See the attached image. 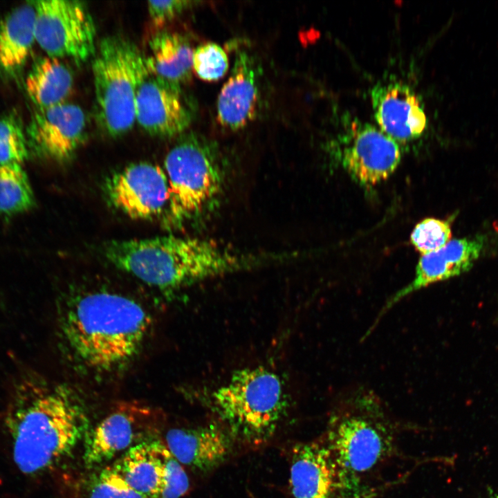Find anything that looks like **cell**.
Returning <instances> with one entry per match:
<instances>
[{"label": "cell", "mask_w": 498, "mask_h": 498, "mask_svg": "<svg viewBox=\"0 0 498 498\" xmlns=\"http://www.w3.org/2000/svg\"><path fill=\"white\" fill-rule=\"evenodd\" d=\"M6 417L13 460L26 474H37L71 453L83 437L86 419L66 387H48L32 375L16 385Z\"/></svg>", "instance_id": "1"}, {"label": "cell", "mask_w": 498, "mask_h": 498, "mask_svg": "<svg viewBox=\"0 0 498 498\" xmlns=\"http://www.w3.org/2000/svg\"><path fill=\"white\" fill-rule=\"evenodd\" d=\"M102 252L117 268L161 289L181 288L272 260L271 255L238 252L210 240L173 235L113 240L104 244Z\"/></svg>", "instance_id": "2"}, {"label": "cell", "mask_w": 498, "mask_h": 498, "mask_svg": "<svg viewBox=\"0 0 498 498\" xmlns=\"http://www.w3.org/2000/svg\"><path fill=\"white\" fill-rule=\"evenodd\" d=\"M151 319L136 301L121 294L93 291L71 301L61 316L67 345L87 367L108 371L138 351Z\"/></svg>", "instance_id": "3"}, {"label": "cell", "mask_w": 498, "mask_h": 498, "mask_svg": "<svg viewBox=\"0 0 498 498\" xmlns=\"http://www.w3.org/2000/svg\"><path fill=\"white\" fill-rule=\"evenodd\" d=\"M203 403L234 442L259 446L276 433L286 414L284 382L264 366L234 371L221 385L204 393Z\"/></svg>", "instance_id": "4"}, {"label": "cell", "mask_w": 498, "mask_h": 498, "mask_svg": "<svg viewBox=\"0 0 498 498\" xmlns=\"http://www.w3.org/2000/svg\"><path fill=\"white\" fill-rule=\"evenodd\" d=\"M163 169L169 184L163 216L167 227L177 229L201 223L218 208L225 173L214 142L194 133L181 135L167 153Z\"/></svg>", "instance_id": "5"}, {"label": "cell", "mask_w": 498, "mask_h": 498, "mask_svg": "<svg viewBox=\"0 0 498 498\" xmlns=\"http://www.w3.org/2000/svg\"><path fill=\"white\" fill-rule=\"evenodd\" d=\"M92 62L95 118L108 136L129 132L136 122L138 88L149 74L145 57L136 44L121 35L104 37Z\"/></svg>", "instance_id": "6"}, {"label": "cell", "mask_w": 498, "mask_h": 498, "mask_svg": "<svg viewBox=\"0 0 498 498\" xmlns=\"http://www.w3.org/2000/svg\"><path fill=\"white\" fill-rule=\"evenodd\" d=\"M347 398V410L331 419L327 445L338 470L339 488L370 471L389 448L384 425L372 416L380 404L376 396L359 389Z\"/></svg>", "instance_id": "7"}, {"label": "cell", "mask_w": 498, "mask_h": 498, "mask_svg": "<svg viewBox=\"0 0 498 498\" xmlns=\"http://www.w3.org/2000/svg\"><path fill=\"white\" fill-rule=\"evenodd\" d=\"M34 4L35 41L47 56L82 63L95 55V26L84 3L42 0Z\"/></svg>", "instance_id": "8"}, {"label": "cell", "mask_w": 498, "mask_h": 498, "mask_svg": "<svg viewBox=\"0 0 498 498\" xmlns=\"http://www.w3.org/2000/svg\"><path fill=\"white\" fill-rule=\"evenodd\" d=\"M163 421L160 412L149 406L134 402L117 405L86 436L84 464L95 467L157 438Z\"/></svg>", "instance_id": "9"}, {"label": "cell", "mask_w": 498, "mask_h": 498, "mask_svg": "<svg viewBox=\"0 0 498 498\" xmlns=\"http://www.w3.org/2000/svg\"><path fill=\"white\" fill-rule=\"evenodd\" d=\"M110 204L133 219L164 216L169 201V184L164 169L156 164H131L112 174L104 183Z\"/></svg>", "instance_id": "10"}, {"label": "cell", "mask_w": 498, "mask_h": 498, "mask_svg": "<svg viewBox=\"0 0 498 498\" xmlns=\"http://www.w3.org/2000/svg\"><path fill=\"white\" fill-rule=\"evenodd\" d=\"M339 138V156L356 181L374 185L398 166L401 152L396 140L369 123L352 121Z\"/></svg>", "instance_id": "11"}, {"label": "cell", "mask_w": 498, "mask_h": 498, "mask_svg": "<svg viewBox=\"0 0 498 498\" xmlns=\"http://www.w3.org/2000/svg\"><path fill=\"white\" fill-rule=\"evenodd\" d=\"M88 122L78 105L64 102L37 109L26 128L27 143L37 155L59 162L72 158L87 138Z\"/></svg>", "instance_id": "12"}, {"label": "cell", "mask_w": 498, "mask_h": 498, "mask_svg": "<svg viewBox=\"0 0 498 498\" xmlns=\"http://www.w3.org/2000/svg\"><path fill=\"white\" fill-rule=\"evenodd\" d=\"M193 111L181 87L172 85L150 72L140 84L136 99V122L147 133L162 138L184 133Z\"/></svg>", "instance_id": "13"}, {"label": "cell", "mask_w": 498, "mask_h": 498, "mask_svg": "<svg viewBox=\"0 0 498 498\" xmlns=\"http://www.w3.org/2000/svg\"><path fill=\"white\" fill-rule=\"evenodd\" d=\"M483 246L484 240L481 237L456 239L434 251L422 255L414 279L387 300L367 333L372 331L391 308L409 295L468 271L479 257Z\"/></svg>", "instance_id": "14"}, {"label": "cell", "mask_w": 498, "mask_h": 498, "mask_svg": "<svg viewBox=\"0 0 498 498\" xmlns=\"http://www.w3.org/2000/svg\"><path fill=\"white\" fill-rule=\"evenodd\" d=\"M370 95L380 129L392 139L409 141L424 132L427 116L421 100L409 85L397 81L377 83Z\"/></svg>", "instance_id": "15"}, {"label": "cell", "mask_w": 498, "mask_h": 498, "mask_svg": "<svg viewBox=\"0 0 498 498\" xmlns=\"http://www.w3.org/2000/svg\"><path fill=\"white\" fill-rule=\"evenodd\" d=\"M172 454L184 466L201 474L223 463L234 441L219 421L169 429L163 439Z\"/></svg>", "instance_id": "16"}, {"label": "cell", "mask_w": 498, "mask_h": 498, "mask_svg": "<svg viewBox=\"0 0 498 498\" xmlns=\"http://www.w3.org/2000/svg\"><path fill=\"white\" fill-rule=\"evenodd\" d=\"M259 68L246 50L236 53L233 67L216 102V118L230 130L243 128L257 116L259 102Z\"/></svg>", "instance_id": "17"}, {"label": "cell", "mask_w": 498, "mask_h": 498, "mask_svg": "<svg viewBox=\"0 0 498 498\" xmlns=\"http://www.w3.org/2000/svg\"><path fill=\"white\" fill-rule=\"evenodd\" d=\"M289 498H333L339 488L338 470L327 445L311 441L291 450Z\"/></svg>", "instance_id": "18"}, {"label": "cell", "mask_w": 498, "mask_h": 498, "mask_svg": "<svg viewBox=\"0 0 498 498\" xmlns=\"http://www.w3.org/2000/svg\"><path fill=\"white\" fill-rule=\"evenodd\" d=\"M164 447L163 439L147 440L128 450L112 466L133 490L147 498H158Z\"/></svg>", "instance_id": "19"}, {"label": "cell", "mask_w": 498, "mask_h": 498, "mask_svg": "<svg viewBox=\"0 0 498 498\" xmlns=\"http://www.w3.org/2000/svg\"><path fill=\"white\" fill-rule=\"evenodd\" d=\"M34 1L19 5L0 20V69L19 71L26 63L35 41Z\"/></svg>", "instance_id": "20"}, {"label": "cell", "mask_w": 498, "mask_h": 498, "mask_svg": "<svg viewBox=\"0 0 498 498\" xmlns=\"http://www.w3.org/2000/svg\"><path fill=\"white\" fill-rule=\"evenodd\" d=\"M149 46L151 53L147 60L151 73L179 87L191 79L194 50L183 35L159 31L152 36Z\"/></svg>", "instance_id": "21"}, {"label": "cell", "mask_w": 498, "mask_h": 498, "mask_svg": "<svg viewBox=\"0 0 498 498\" xmlns=\"http://www.w3.org/2000/svg\"><path fill=\"white\" fill-rule=\"evenodd\" d=\"M73 84L70 68L59 59L49 56L38 59L25 80L26 92L37 109L66 102Z\"/></svg>", "instance_id": "22"}, {"label": "cell", "mask_w": 498, "mask_h": 498, "mask_svg": "<svg viewBox=\"0 0 498 498\" xmlns=\"http://www.w3.org/2000/svg\"><path fill=\"white\" fill-rule=\"evenodd\" d=\"M34 205V194L21 164H0V213L18 214Z\"/></svg>", "instance_id": "23"}, {"label": "cell", "mask_w": 498, "mask_h": 498, "mask_svg": "<svg viewBox=\"0 0 498 498\" xmlns=\"http://www.w3.org/2000/svg\"><path fill=\"white\" fill-rule=\"evenodd\" d=\"M82 494L83 498H147L129 486L113 466L91 474Z\"/></svg>", "instance_id": "24"}, {"label": "cell", "mask_w": 498, "mask_h": 498, "mask_svg": "<svg viewBox=\"0 0 498 498\" xmlns=\"http://www.w3.org/2000/svg\"><path fill=\"white\" fill-rule=\"evenodd\" d=\"M229 67L223 48L214 42L199 45L193 52L192 68L201 79L212 82L222 77Z\"/></svg>", "instance_id": "25"}, {"label": "cell", "mask_w": 498, "mask_h": 498, "mask_svg": "<svg viewBox=\"0 0 498 498\" xmlns=\"http://www.w3.org/2000/svg\"><path fill=\"white\" fill-rule=\"evenodd\" d=\"M450 223L434 218H427L418 223L411 234V242L422 255L434 251L451 240Z\"/></svg>", "instance_id": "26"}, {"label": "cell", "mask_w": 498, "mask_h": 498, "mask_svg": "<svg viewBox=\"0 0 498 498\" xmlns=\"http://www.w3.org/2000/svg\"><path fill=\"white\" fill-rule=\"evenodd\" d=\"M163 474L158 498H181L190 489L185 467L172 454L165 444L163 450Z\"/></svg>", "instance_id": "27"}, {"label": "cell", "mask_w": 498, "mask_h": 498, "mask_svg": "<svg viewBox=\"0 0 498 498\" xmlns=\"http://www.w3.org/2000/svg\"><path fill=\"white\" fill-rule=\"evenodd\" d=\"M193 2L183 0L149 1L147 10L153 25L161 28L174 19Z\"/></svg>", "instance_id": "28"}, {"label": "cell", "mask_w": 498, "mask_h": 498, "mask_svg": "<svg viewBox=\"0 0 498 498\" xmlns=\"http://www.w3.org/2000/svg\"><path fill=\"white\" fill-rule=\"evenodd\" d=\"M25 138L21 123L16 116L0 117V142Z\"/></svg>", "instance_id": "29"}, {"label": "cell", "mask_w": 498, "mask_h": 498, "mask_svg": "<svg viewBox=\"0 0 498 498\" xmlns=\"http://www.w3.org/2000/svg\"><path fill=\"white\" fill-rule=\"evenodd\" d=\"M490 498H498V491L497 492H495Z\"/></svg>", "instance_id": "30"}]
</instances>
